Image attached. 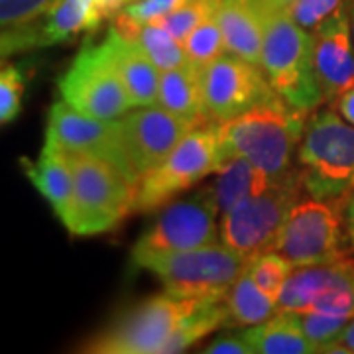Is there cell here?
<instances>
[{"mask_svg":"<svg viewBox=\"0 0 354 354\" xmlns=\"http://www.w3.org/2000/svg\"><path fill=\"white\" fill-rule=\"evenodd\" d=\"M246 270L260 290L272 295L274 299H278L279 291L283 288L293 266L286 256H281L276 250H268V252L250 258Z\"/></svg>","mask_w":354,"mask_h":354,"instance_id":"83f0119b","label":"cell"},{"mask_svg":"<svg viewBox=\"0 0 354 354\" xmlns=\"http://www.w3.org/2000/svg\"><path fill=\"white\" fill-rule=\"evenodd\" d=\"M227 323L225 329H244L258 325L278 313V301L256 286L248 270H244L225 295Z\"/></svg>","mask_w":354,"mask_h":354,"instance_id":"d4e9b609","label":"cell"},{"mask_svg":"<svg viewBox=\"0 0 354 354\" xmlns=\"http://www.w3.org/2000/svg\"><path fill=\"white\" fill-rule=\"evenodd\" d=\"M260 67L291 106L311 113L325 102L313 69V32L297 24L288 10L264 18Z\"/></svg>","mask_w":354,"mask_h":354,"instance_id":"277c9868","label":"cell"},{"mask_svg":"<svg viewBox=\"0 0 354 354\" xmlns=\"http://www.w3.org/2000/svg\"><path fill=\"white\" fill-rule=\"evenodd\" d=\"M252 354H311L315 346L305 337L299 317L293 311H278L258 325L241 330Z\"/></svg>","mask_w":354,"mask_h":354,"instance_id":"44dd1931","label":"cell"},{"mask_svg":"<svg viewBox=\"0 0 354 354\" xmlns=\"http://www.w3.org/2000/svg\"><path fill=\"white\" fill-rule=\"evenodd\" d=\"M189 0H136L122 8V12L136 22H153L181 8Z\"/></svg>","mask_w":354,"mask_h":354,"instance_id":"836d02e7","label":"cell"},{"mask_svg":"<svg viewBox=\"0 0 354 354\" xmlns=\"http://www.w3.org/2000/svg\"><path fill=\"white\" fill-rule=\"evenodd\" d=\"M218 207L211 187H203L189 199L165 207L146 232L132 246V266L164 254L193 250L213 244L218 234Z\"/></svg>","mask_w":354,"mask_h":354,"instance_id":"30bf717a","label":"cell"},{"mask_svg":"<svg viewBox=\"0 0 354 354\" xmlns=\"http://www.w3.org/2000/svg\"><path fill=\"white\" fill-rule=\"evenodd\" d=\"M248 262L250 258L228 248L225 242H213L193 250L156 256L140 268L162 279L169 293L223 301Z\"/></svg>","mask_w":354,"mask_h":354,"instance_id":"ba28073f","label":"cell"},{"mask_svg":"<svg viewBox=\"0 0 354 354\" xmlns=\"http://www.w3.org/2000/svg\"><path fill=\"white\" fill-rule=\"evenodd\" d=\"M158 104L197 127L211 122L203 101L201 71L189 64L160 73Z\"/></svg>","mask_w":354,"mask_h":354,"instance_id":"603a6c76","label":"cell"},{"mask_svg":"<svg viewBox=\"0 0 354 354\" xmlns=\"http://www.w3.org/2000/svg\"><path fill=\"white\" fill-rule=\"evenodd\" d=\"M216 4H218V0H189L181 8H177L174 12H169L164 18H158L153 22L165 28L177 41L183 44V39L187 38L197 26L205 22L207 18L215 16Z\"/></svg>","mask_w":354,"mask_h":354,"instance_id":"f546056e","label":"cell"},{"mask_svg":"<svg viewBox=\"0 0 354 354\" xmlns=\"http://www.w3.org/2000/svg\"><path fill=\"white\" fill-rule=\"evenodd\" d=\"M313 69L325 102H335L354 85V44L346 4L313 30Z\"/></svg>","mask_w":354,"mask_h":354,"instance_id":"2e32d148","label":"cell"},{"mask_svg":"<svg viewBox=\"0 0 354 354\" xmlns=\"http://www.w3.org/2000/svg\"><path fill=\"white\" fill-rule=\"evenodd\" d=\"M183 50H185L189 65L199 71L225 53L227 46H225V38L215 16L207 18L183 39Z\"/></svg>","mask_w":354,"mask_h":354,"instance_id":"4316f807","label":"cell"},{"mask_svg":"<svg viewBox=\"0 0 354 354\" xmlns=\"http://www.w3.org/2000/svg\"><path fill=\"white\" fill-rule=\"evenodd\" d=\"M297 317H299L305 337L315 346L317 353H327L333 344L341 341L348 321L353 319V317L329 315V313H319V311L297 313Z\"/></svg>","mask_w":354,"mask_h":354,"instance_id":"f1b7e54d","label":"cell"},{"mask_svg":"<svg viewBox=\"0 0 354 354\" xmlns=\"http://www.w3.org/2000/svg\"><path fill=\"white\" fill-rule=\"evenodd\" d=\"M46 144L64 152H83L97 156L114 165L120 174L138 185L128 162L120 120H102L73 109L64 99L55 101L50 109Z\"/></svg>","mask_w":354,"mask_h":354,"instance_id":"4fadbf2b","label":"cell"},{"mask_svg":"<svg viewBox=\"0 0 354 354\" xmlns=\"http://www.w3.org/2000/svg\"><path fill=\"white\" fill-rule=\"evenodd\" d=\"M26 75L22 65H14L0 57V127L12 122L20 114L24 99Z\"/></svg>","mask_w":354,"mask_h":354,"instance_id":"4dcf8cb0","label":"cell"},{"mask_svg":"<svg viewBox=\"0 0 354 354\" xmlns=\"http://www.w3.org/2000/svg\"><path fill=\"white\" fill-rule=\"evenodd\" d=\"M132 174L140 179L167 158L181 138L197 124L167 113L160 104L140 106L118 118Z\"/></svg>","mask_w":354,"mask_h":354,"instance_id":"9a60e30c","label":"cell"},{"mask_svg":"<svg viewBox=\"0 0 354 354\" xmlns=\"http://www.w3.org/2000/svg\"><path fill=\"white\" fill-rule=\"evenodd\" d=\"M104 20L99 0H55L44 16L34 20L38 48L71 41L83 32H97Z\"/></svg>","mask_w":354,"mask_h":354,"instance_id":"ac0fdd59","label":"cell"},{"mask_svg":"<svg viewBox=\"0 0 354 354\" xmlns=\"http://www.w3.org/2000/svg\"><path fill=\"white\" fill-rule=\"evenodd\" d=\"M348 0H293L286 8L297 24L313 32L330 14L342 8Z\"/></svg>","mask_w":354,"mask_h":354,"instance_id":"d6a6232c","label":"cell"},{"mask_svg":"<svg viewBox=\"0 0 354 354\" xmlns=\"http://www.w3.org/2000/svg\"><path fill=\"white\" fill-rule=\"evenodd\" d=\"M337 344H339V346H342L346 354H354V315H353V319L348 321L346 329H344V333H342L341 341L337 342Z\"/></svg>","mask_w":354,"mask_h":354,"instance_id":"74e56055","label":"cell"},{"mask_svg":"<svg viewBox=\"0 0 354 354\" xmlns=\"http://www.w3.org/2000/svg\"><path fill=\"white\" fill-rule=\"evenodd\" d=\"M346 12H348V26H351V36H353L354 44V0L346 2Z\"/></svg>","mask_w":354,"mask_h":354,"instance_id":"ab89813d","label":"cell"},{"mask_svg":"<svg viewBox=\"0 0 354 354\" xmlns=\"http://www.w3.org/2000/svg\"><path fill=\"white\" fill-rule=\"evenodd\" d=\"M344 203L346 199H301L286 218L274 250L286 256L291 266L329 264L344 258V242H348L346 230L342 232Z\"/></svg>","mask_w":354,"mask_h":354,"instance_id":"9c48e42d","label":"cell"},{"mask_svg":"<svg viewBox=\"0 0 354 354\" xmlns=\"http://www.w3.org/2000/svg\"><path fill=\"white\" fill-rule=\"evenodd\" d=\"M55 0H0V32L38 20Z\"/></svg>","mask_w":354,"mask_h":354,"instance_id":"1f68e13d","label":"cell"},{"mask_svg":"<svg viewBox=\"0 0 354 354\" xmlns=\"http://www.w3.org/2000/svg\"><path fill=\"white\" fill-rule=\"evenodd\" d=\"M344 230H346L348 244L354 250V191L348 195V199L344 203Z\"/></svg>","mask_w":354,"mask_h":354,"instance_id":"8d00e7d4","label":"cell"},{"mask_svg":"<svg viewBox=\"0 0 354 354\" xmlns=\"http://www.w3.org/2000/svg\"><path fill=\"white\" fill-rule=\"evenodd\" d=\"M291 2H293V0H266V10H268V16L274 12H279V10H286Z\"/></svg>","mask_w":354,"mask_h":354,"instance_id":"f35d334b","label":"cell"},{"mask_svg":"<svg viewBox=\"0 0 354 354\" xmlns=\"http://www.w3.org/2000/svg\"><path fill=\"white\" fill-rule=\"evenodd\" d=\"M335 104H337V111H339L342 118L354 127V85L351 88H346L342 95H339Z\"/></svg>","mask_w":354,"mask_h":354,"instance_id":"d590c367","label":"cell"},{"mask_svg":"<svg viewBox=\"0 0 354 354\" xmlns=\"http://www.w3.org/2000/svg\"><path fill=\"white\" fill-rule=\"evenodd\" d=\"M215 299L181 297L164 291L128 307L99 333H95L81 351L93 354H162L164 344L201 305Z\"/></svg>","mask_w":354,"mask_h":354,"instance_id":"5b68a950","label":"cell"},{"mask_svg":"<svg viewBox=\"0 0 354 354\" xmlns=\"http://www.w3.org/2000/svg\"><path fill=\"white\" fill-rule=\"evenodd\" d=\"M65 153L73 171V199L64 221L69 234H104L134 213L138 185L97 156L83 152Z\"/></svg>","mask_w":354,"mask_h":354,"instance_id":"7a4b0ae2","label":"cell"},{"mask_svg":"<svg viewBox=\"0 0 354 354\" xmlns=\"http://www.w3.org/2000/svg\"><path fill=\"white\" fill-rule=\"evenodd\" d=\"M215 174L216 179L211 185V189H213L221 215L230 211L232 207H236L239 203L246 201L268 187H272L278 179H281V177L268 176L242 156H232L225 160Z\"/></svg>","mask_w":354,"mask_h":354,"instance_id":"7402d4cb","label":"cell"},{"mask_svg":"<svg viewBox=\"0 0 354 354\" xmlns=\"http://www.w3.org/2000/svg\"><path fill=\"white\" fill-rule=\"evenodd\" d=\"M215 18L227 51L254 65H260L264 41V18L248 0H218Z\"/></svg>","mask_w":354,"mask_h":354,"instance_id":"d6986e66","label":"cell"},{"mask_svg":"<svg viewBox=\"0 0 354 354\" xmlns=\"http://www.w3.org/2000/svg\"><path fill=\"white\" fill-rule=\"evenodd\" d=\"M307 114L274 93L250 111L227 122H216L225 160L242 156L268 176H288L293 169L291 160L304 136Z\"/></svg>","mask_w":354,"mask_h":354,"instance_id":"6da1fadb","label":"cell"},{"mask_svg":"<svg viewBox=\"0 0 354 354\" xmlns=\"http://www.w3.org/2000/svg\"><path fill=\"white\" fill-rule=\"evenodd\" d=\"M278 311L354 315V260L293 266L278 295Z\"/></svg>","mask_w":354,"mask_h":354,"instance_id":"7c38bea8","label":"cell"},{"mask_svg":"<svg viewBox=\"0 0 354 354\" xmlns=\"http://www.w3.org/2000/svg\"><path fill=\"white\" fill-rule=\"evenodd\" d=\"M304 193L299 169H291L272 187L223 213L218 225L221 241L246 258L274 250L279 230Z\"/></svg>","mask_w":354,"mask_h":354,"instance_id":"52a82bcc","label":"cell"},{"mask_svg":"<svg viewBox=\"0 0 354 354\" xmlns=\"http://www.w3.org/2000/svg\"><path fill=\"white\" fill-rule=\"evenodd\" d=\"M225 162L216 122H207L187 132L164 162L140 179L134 213L158 211L176 195L191 189L215 174Z\"/></svg>","mask_w":354,"mask_h":354,"instance_id":"8992f818","label":"cell"},{"mask_svg":"<svg viewBox=\"0 0 354 354\" xmlns=\"http://www.w3.org/2000/svg\"><path fill=\"white\" fill-rule=\"evenodd\" d=\"M225 323H227L225 299L223 301H207L179 325V329L164 344L162 354L183 353L195 342L201 341L203 337H207L209 333L225 327Z\"/></svg>","mask_w":354,"mask_h":354,"instance_id":"484cf974","label":"cell"},{"mask_svg":"<svg viewBox=\"0 0 354 354\" xmlns=\"http://www.w3.org/2000/svg\"><path fill=\"white\" fill-rule=\"evenodd\" d=\"M57 87L65 102L95 118L114 120L132 109L127 87L102 41H87L81 48L73 64L59 77Z\"/></svg>","mask_w":354,"mask_h":354,"instance_id":"8fae6325","label":"cell"},{"mask_svg":"<svg viewBox=\"0 0 354 354\" xmlns=\"http://www.w3.org/2000/svg\"><path fill=\"white\" fill-rule=\"evenodd\" d=\"M305 193L321 201L348 199L354 191V127L339 111L325 109L307 118L297 148Z\"/></svg>","mask_w":354,"mask_h":354,"instance_id":"3957f363","label":"cell"},{"mask_svg":"<svg viewBox=\"0 0 354 354\" xmlns=\"http://www.w3.org/2000/svg\"><path fill=\"white\" fill-rule=\"evenodd\" d=\"M201 88L211 122H227L276 93L260 65L230 51L203 67Z\"/></svg>","mask_w":354,"mask_h":354,"instance_id":"5bb4252c","label":"cell"},{"mask_svg":"<svg viewBox=\"0 0 354 354\" xmlns=\"http://www.w3.org/2000/svg\"><path fill=\"white\" fill-rule=\"evenodd\" d=\"M106 53L114 69L127 87L132 109L158 104L160 93V69L150 62V57L140 50L134 41L124 38L114 26L102 39Z\"/></svg>","mask_w":354,"mask_h":354,"instance_id":"e0dca14e","label":"cell"},{"mask_svg":"<svg viewBox=\"0 0 354 354\" xmlns=\"http://www.w3.org/2000/svg\"><path fill=\"white\" fill-rule=\"evenodd\" d=\"M203 353L207 354H252V348L248 346L242 333H223L215 341L209 342Z\"/></svg>","mask_w":354,"mask_h":354,"instance_id":"e575fe53","label":"cell"},{"mask_svg":"<svg viewBox=\"0 0 354 354\" xmlns=\"http://www.w3.org/2000/svg\"><path fill=\"white\" fill-rule=\"evenodd\" d=\"M113 26L150 57L160 73L189 64L183 44L156 22H136L120 10L113 18Z\"/></svg>","mask_w":354,"mask_h":354,"instance_id":"cb8c5ba5","label":"cell"},{"mask_svg":"<svg viewBox=\"0 0 354 354\" xmlns=\"http://www.w3.org/2000/svg\"><path fill=\"white\" fill-rule=\"evenodd\" d=\"M28 179L36 185V189L50 203L55 216L64 223L73 199V171L67 160V153L55 146L44 144L38 162H30L22 158Z\"/></svg>","mask_w":354,"mask_h":354,"instance_id":"ffe728a7","label":"cell"}]
</instances>
